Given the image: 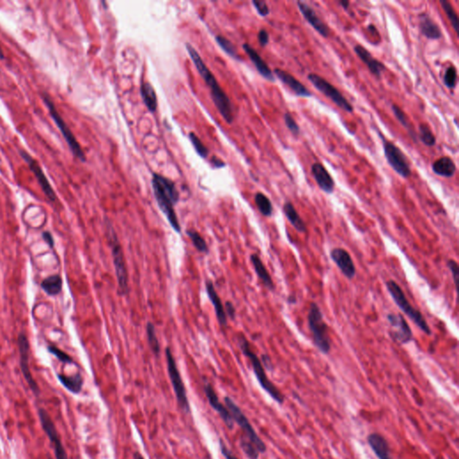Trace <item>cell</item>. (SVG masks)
Instances as JSON below:
<instances>
[{"label": "cell", "instance_id": "1", "mask_svg": "<svg viewBox=\"0 0 459 459\" xmlns=\"http://www.w3.org/2000/svg\"><path fill=\"white\" fill-rule=\"evenodd\" d=\"M186 47H187V50L189 52L190 58L195 64V67L198 69L200 76L202 77L204 81L206 82L210 89L211 96L213 99L214 105L217 108L218 111L224 119V121L228 122L229 124H231L233 121L234 116H233V106L229 97L225 92H223L222 88L220 87L216 78H214L212 72L207 67V65L205 64L198 51L190 44H187Z\"/></svg>", "mask_w": 459, "mask_h": 459}, {"label": "cell", "instance_id": "2", "mask_svg": "<svg viewBox=\"0 0 459 459\" xmlns=\"http://www.w3.org/2000/svg\"><path fill=\"white\" fill-rule=\"evenodd\" d=\"M152 187L160 209L175 232H180V224L174 209L175 205L179 201V194L174 182L163 175L154 173Z\"/></svg>", "mask_w": 459, "mask_h": 459}, {"label": "cell", "instance_id": "3", "mask_svg": "<svg viewBox=\"0 0 459 459\" xmlns=\"http://www.w3.org/2000/svg\"><path fill=\"white\" fill-rule=\"evenodd\" d=\"M239 343H240V347L242 349V353L245 354L246 357L249 358V360L250 361V363H251L252 368H253V371H254V373L256 375V379L258 383L260 384L262 388L265 390V391L269 395V396L275 400V401L277 402L278 404L280 405H283L284 402H285V396L282 392L277 388L276 385L271 381L270 379L267 377L266 374V371L264 369V366L262 364V362L259 360V358L257 357L256 353H254L252 351L251 348H250V345L249 342L247 341V339L241 335L239 337Z\"/></svg>", "mask_w": 459, "mask_h": 459}, {"label": "cell", "instance_id": "4", "mask_svg": "<svg viewBox=\"0 0 459 459\" xmlns=\"http://www.w3.org/2000/svg\"><path fill=\"white\" fill-rule=\"evenodd\" d=\"M308 324L315 346L321 353L328 354L331 350V338L329 335V326L325 322L321 309L314 302H312L309 307Z\"/></svg>", "mask_w": 459, "mask_h": 459}, {"label": "cell", "instance_id": "5", "mask_svg": "<svg viewBox=\"0 0 459 459\" xmlns=\"http://www.w3.org/2000/svg\"><path fill=\"white\" fill-rule=\"evenodd\" d=\"M386 286H387L389 294L391 295L392 299L396 302L398 308L401 309L402 311H404V313L411 319L412 321L422 332H424L426 334H430L431 330L428 323L426 322L424 317L420 313V310H418L412 306L411 303L407 300L406 294L404 291L402 290L401 287L393 280L387 282Z\"/></svg>", "mask_w": 459, "mask_h": 459}, {"label": "cell", "instance_id": "6", "mask_svg": "<svg viewBox=\"0 0 459 459\" xmlns=\"http://www.w3.org/2000/svg\"><path fill=\"white\" fill-rule=\"evenodd\" d=\"M107 235H108L109 243L111 245L119 290L121 294H126L128 292V275H127V270H126L124 253L122 250L121 243L117 237L116 232L113 231V229L111 226L108 227Z\"/></svg>", "mask_w": 459, "mask_h": 459}, {"label": "cell", "instance_id": "7", "mask_svg": "<svg viewBox=\"0 0 459 459\" xmlns=\"http://www.w3.org/2000/svg\"><path fill=\"white\" fill-rule=\"evenodd\" d=\"M42 100H43L45 105L48 108L49 115L52 118V120L56 123V125L58 126L59 130L61 132V134L63 135L65 140L67 141L73 155H75L80 161L85 162L86 158H85L83 151L81 146L79 145L77 138L75 137L72 131L70 130V128L68 127L67 123L64 121L63 118L61 117L58 110L56 109V106L54 105L53 102L51 101L50 97L48 96L46 92H44V93H42Z\"/></svg>", "mask_w": 459, "mask_h": 459}, {"label": "cell", "instance_id": "8", "mask_svg": "<svg viewBox=\"0 0 459 459\" xmlns=\"http://www.w3.org/2000/svg\"><path fill=\"white\" fill-rule=\"evenodd\" d=\"M224 402L228 408V410L231 413L232 416V419L237 422L238 425L242 428L243 431V437H245L247 440H250L252 444L254 445L258 450L260 454H264L266 451V446L265 442L260 439V437L256 434V430L252 427L251 423L250 422L247 416L243 414L242 409L234 403L232 398L230 397H224Z\"/></svg>", "mask_w": 459, "mask_h": 459}, {"label": "cell", "instance_id": "9", "mask_svg": "<svg viewBox=\"0 0 459 459\" xmlns=\"http://www.w3.org/2000/svg\"><path fill=\"white\" fill-rule=\"evenodd\" d=\"M165 355H166V362H167V369H168V373H169V379L171 382V385L173 387L176 399L178 402L180 409L186 413L189 414L190 412V406H189V398L187 396V391L184 386L183 380L180 376L177 364L175 362L174 357L171 353L170 349L167 348L165 351Z\"/></svg>", "mask_w": 459, "mask_h": 459}, {"label": "cell", "instance_id": "10", "mask_svg": "<svg viewBox=\"0 0 459 459\" xmlns=\"http://www.w3.org/2000/svg\"><path fill=\"white\" fill-rule=\"evenodd\" d=\"M307 78L318 91L323 93L325 96L328 97L329 100L332 101L336 106H338L340 109H342L343 111H346L348 113L353 112V105L347 101L345 97L343 96L337 88L334 86L332 83H330L325 78L314 73H310Z\"/></svg>", "mask_w": 459, "mask_h": 459}, {"label": "cell", "instance_id": "11", "mask_svg": "<svg viewBox=\"0 0 459 459\" xmlns=\"http://www.w3.org/2000/svg\"><path fill=\"white\" fill-rule=\"evenodd\" d=\"M381 138L383 140L384 155L387 164L402 178H409L412 174L411 167L406 155L391 141L386 140L383 135H381Z\"/></svg>", "mask_w": 459, "mask_h": 459}, {"label": "cell", "instance_id": "12", "mask_svg": "<svg viewBox=\"0 0 459 459\" xmlns=\"http://www.w3.org/2000/svg\"><path fill=\"white\" fill-rule=\"evenodd\" d=\"M38 416L44 433L48 437V440L52 445L56 459H68V453L66 449L64 448L58 429L55 425L51 416L42 407L38 409Z\"/></svg>", "mask_w": 459, "mask_h": 459}, {"label": "cell", "instance_id": "13", "mask_svg": "<svg viewBox=\"0 0 459 459\" xmlns=\"http://www.w3.org/2000/svg\"><path fill=\"white\" fill-rule=\"evenodd\" d=\"M18 349L20 354V368L21 372L24 375V379L27 382L30 389L33 391L35 396H39L41 394V389L37 384L36 380L33 377V374L30 370L29 356H30V343L27 336L24 334H19L18 339Z\"/></svg>", "mask_w": 459, "mask_h": 459}, {"label": "cell", "instance_id": "14", "mask_svg": "<svg viewBox=\"0 0 459 459\" xmlns=\"http://www.w3.org/2000/svg\"><path fill=\"white\" fill-rule=\"evenodd\" d=\"M19 154L22 156V158L25 161V163L28 165V167L35 176V178L37 179V181H38L41 188L42 189L43 193L45 194V196L47 197L49 201L55 202L57 200L56 193H55L54 189H52L50 183L48 182V179L44 174L43 170L41 168L38 162L35 161L32 157V155H29L27 152H25L24 150H20Z\"/></svg>", "mask_w": 459, "mask_h": 459}, {"label": "cell", "instance_id": "15", "mask_svg": "<svg viewBox=\"0 0 459 459\" xmlns=\"http://www.w3.org/2000/svg\"><path fill=\"white\" fill-rule=\"evenodd\" d=\"M387 319L390 324V334L393 339L402 344L410 343L413 339V332L404 316L389 313L387 315Z\"/></svg>", "mask_w": 459, "mask_h": 459}, {"label": "cell", "instance_id": "16", "mask_svg": "<svg viewBox=\"0 0 459 459\" xmlns=\"http://www.w3.org/2000/svg\"><path fill=\"white\" fill-rule=\"evenodd\" d=\"M204 391L207 396L209 405L213 407L215 411L217 412L218 415L221 417V419L223 420L224 424L227 426L228 429L232 430L234 427V420L232 419V415L230 411L228 410L227 407L222 405V403L218 398L217 394L214 391L213 387L211 384H206L204 387Z\"/></svg>", "mask_w": 459, "mask_h": 459}, {"label": "cell", "instance_id": "17", "mask_svg": "<svg viewBox=\"0 0 459 459\" xmlns=\"http://www.w3.org/2000/svg\"><path fill=\"white\" fill-rule=\"evenodd\" d=\"M297 5H298L301 15H303L304 19L308 22V24H310L311 27L322 37L328 38L330 34V29L329 26L319 18V15H317L315 10L309 4L302 2V1H298Z\"/></svg>", "mask_w": 459, "mask_h": 459}, {"label": "cell", "instance_id": "18", "mask_svg": "<svg viewBox=\"0 0 459 459\" xmlns=\"http://www.w3.org/2000/svg\"><path fill=\"white\" fill-rule=\"evenodd\" d=\"M330 256L334 264L338 266L343 276H346L348 279H353L356 275V268L348 252L342 248H335L330 252Z\"/></svg>", "mask_w": 459, "mask_h": 459}, {"label": "cell", "instance_id": "19", "mask_svg": "<svg viewBox=\"0 0 459 459\" xmlns=\"http://www.w3.org/2000/svg\"><path fill=\"white\" fill-rule=\"evenodd\" d=\"M274 73L281 82L285 84L286 86L290 88L291 91L294 93L296 96L302 97V98H309L312 96V93L308 88L305 86L302 83L300 82L297 78H294L290 73L286 72L280 68H276Z\"/></svg>", "mask_w": 459, "mask_h": 459}, {"label": "cell", "instance_id": "20", "mask_svg": "<svg viewBox=\"0 0 459 459\" xmlns=\"http://www.w3.org/2000/svg\"><path fill=\"white\" fill-rule=\"evenodd\" d=\"M311 172L319 189L325 193L332 194L334 190V180L329 170L320 163H315L311 166Z\"/></svg>", "mask_w": 459, "mask_h": 459}, {"label": "cell", "instance_id": "21", "mask_svg": "<svg viewBox=\"0 0 459 459\" xmlns=\"http://www.w3.org/2000/svg\"><path fill=\"white\" fill-rule=\"evenodd\" d=\"M354 52L357 55L358 58L366 65L373 76L377 78H381L382 72L387 69L384 64L372 57V53L362 45H356L354 47Z\"/></svg>", "mask_w": 459, "mask_h": 459}, {"label": "cell", "instance_id": "22", "mask_svg": "<svg viewBox=\"0 0 459 459\" xmlns=\"http://www.w3.org/2000/svg\"><path fill=\"white\" fill-rule=\"evenodd\" d=\"M243 48L248 54V56L250 58L253 64L255 65L256 70L261 75L263 78L270 81V82H275V76L274 73L272 72L270 68L267 66V64L265 62V60L261 58V56L257 53L255 48H252L250 45L245 43L243 45Z\"/></svg>", "mask_w": 459, "mask_h": 459}, {"label": "cell", "instance_id": "23", "mask_svg": "<svg viewBox=\"0 0 459 459\" xmlns=\"http://www.w3.org/2000/svg\"><path fill=\"white\" fill-rule=\"evenodd\" d=\"M367 441L377 459H392L389 445L384 436L377 432H372L368 436Z\"/></svg>", "mask_w": 459, "mask_h": 459}, {"label": "cell", "instance_id": "24", "mask_svg": "<svg viewBox=\"0 0 459 459\" xmlns=\"http://www.w3.org/2000/svg\"><path fill=\"white\" fill-rule=\"evenodd\" d=\"M419 27L420 33L427 39L439 40L442 37V32L439 24L430 17L427 13H422L419 15Z\"/></svg>", "mask_w": 459, "mask_h": 459}, {"label": "cell", "instance_id": "25", "mask_svg": "<svg viewBox=\"0 0 459 459\" xmlns=\"http://www.w3.org/2000/svg\"><path fill=\"white\" fill-rule=\"evenodd\" d=\"M206 288H207V292H208V297H209L210 300L212 301L213 307H214L215 314L217 317L219 324L222 326V327L226 326L227 325V315L225 313L222 300L220 299V297L218 296L217 292L214 289L213 283L210 282V281H208L207 285H206Z\"/></svg>", "mask_w": 459, "mask_h": 459}, {"label": "cell", "instance_id": "26", "mask_svg": "<svg viewBox=\"0 0 459 459\" xmlns=\"http://www.w3.org/2000/svg\"><path fill=\"white\" fill-rule=\"evenodd\" d=\"M58 381L68 391L72 393L74 395H78L82 391L83 386V378L81 373H76L75 375L68 376L66 374L58 373L57 374Z\"/></svg>", "mask_w": 459, "mask_h": 459}, {"label": "cell", "instance_id": "27", "mask_svg": "<svg viewBox=\"0 0 459 459\" xmlns=\"http://www.w3.org/2000/svg\"><path fill=\"white\" fill-rule=\"evenodd\" d=\"M432 170L435 174L445 178H451L457 171V166L454 161L449 156L440 157L436 160L432 165Z\"/></svg>", "mask_w": 459, "mask_h": 459}, {"label": "cell", "instance_id": "28", "mask_svg": "<svg viewBox=\"0 0 459 459\" xmlns=\"http://www.w3.org/2000/svg\"><path fill=\"white\" fill-rule=\"evenodd\" d=\"M250 260H251L252 265L254 266L256 275L261 280L263 285H265L269 290H275V284L273 282V279L271 278L270 274L268 273V271L266 270V266L263 264L261 258L256 254H253L250 256Z\"/></svg>", "mask_w": 459, "mask_h": 459}, {"label": "cell", "instance_id": "29", "mask_svg": "<svg viewBox=\"0 0 459 459\" xmlns=\"http://www.w3.org/2000/svg\"><path fill=\"white\" fill-rule=\"evenodd\" d=\"M283 211H284L285 216L288 219V221L290 222L291 224L298 232H301V233L306 232V231H307L306 223L300 217V214L297 212V210L295 209L294 206L292 205V203H291L289 201L285 202L284 208H283Z\"/></svg>", "mask_w": 459, "mask_h": 459}, {"label": "cell", "instance_id": "30", "mask_svg": "<svg viewBox=\"0 0 459 459\" xmlns=\"http://www.w3.org/2000/svg\"><path fill=\"white\" fill-rule=\"evenodd\" d=\"M41 287L48 296H57L62 291L63 281L59 275H52L42 280Z\"/></svg>", "mask_w": 459, "mask_h": 459}, {"label": "cell", "instance_id": "31", "mask_svg": "<svg viewBox=\"0 0 459 459\" xmlns=\"http://www.w3.org/2000/svg\"><path fill=\"white\" fill-rule=\"evenodd\" d=\"M141 96L145 102V106L151 112H155L157 109V96L155 89L150 83L145 82L142 83L140 89Z\"/></svg>", "mask_w": 459, "mask_h": 459}, {"label": "cell", "instance_id": "32", "mask_svg": "<svg viewBox=\"0 0 459 459\" xmlns=\"http://www.w3.org/2000/svg\"><path fill=\"white\" fill-rule=\"evenodd\" d=\"M392 111H393L394 115L396 117V120L399 121V123L406 128V130L408 131V134L411 136L412 139L414 140L415 143H417V141H418L417 133H416L414 126L412 125L411 122L409 121L408 117L405 113V111H403L400 107L397 106L396 104H392Z\"/></svg>", "mask_w": 459, "mask_h": 459}, {"label": "cell", "instance_id": "33", "mask_svg": "<svg viewBox=\"0 0 459 459\" xmlns=\"http://www.w3.org/2000/svg\"><path fill=\"white\" fill-rule=\"evenodd\" d=\"M255 203L258 208L259 212L266 217H269L273 213V206L271 203L270 199L263 193L256 194L255 196Z\"/></svg>", "mask_w": 459, "mask_h": 459}, {"label": "cell", "instance_id": "34", "mask_svg": "<svg viewBox=\"0 0 459 459\" xmlns=\"http://www.w3.org/2000/svg\"><path fill=\"white\" fill-rule=\"evenodd\" d=\"M420 142L426 146H434L436 145L435 135H433L430 126L427 124L421 123L419 126V135L417 136Z\"/></svg>", "mask_w": 459, "mask_h": 459}, {"label": "cell", "instance_id": "35", "mask_svg": "<svg viewBox=\"0 0 459 459\" xmlns=\"http://www.w3.org/2000/svg\"><path fill=\"white\" fill-rule=\"evenodd\" d=\"M440 5H441L442 8L444 10L445 13L447 14V16H448V18L450 20V24L453 26L455 32L459 35V17H458V15H457V13H456V11H455L454 7L452 6V5L450 4L449 1H446V0L440 1Z\"/></svg>", "mask_w": 459, "mask_h": 459}, {"label": "cell", "instance_id": "36", "mask_svg": "<svg viewBox=\"0 0 459 459\" xmlns=\"http://www.w3.org/2000/svg\"><path fill=\"white\" fill-rule=\"evenodd\" d=\"M240 446L243 450V452L246 454L247 457L250 459H257L259 457V452L256 450V447L252 444L251 442L249 440H247L245 437L242 436L240 439Z\"/></svg>", "mask_w": 459, "mask_h": 459}, {"label": "cell", "instance_id": "37", "mask_svg": "<svg viewBox=\"0 0 459 459\" xmlns=\"http://www.w3.org/2000/svg\"><path fill=\"white\" fill-rule=\"evenodd\" d=\"M443 82L449 89H454L458 82V70L453 65L445 70Z\"/></svg>", "mask_w": 459, "mask_h": 459}, {"label": "cell", "instance_id": "38", "mask_svg": "<svg viewBox=\"0 0 459 459\" xmlns=\"http://www.w3.org/2000/svg\"><path fill=\"white\" fill-rule=\"evenodd\" d=\"M146 333H147V339H148V343H149L151 348L154 353L158 354L160 352V343L156 336V333H155V325L151 322L147 323Z\"/></svg>", "mask_w": 459, "mask_h": 459}, {"label": "cell", "instance_id": "39", "mask_svg": "<svg viewBox=\"0 0 459 459\" xmlns=\"http://www.w3.org/2000/svg\"><path fill=\"white\" fill-rule=\"evenodd\" d=\"M187 233H188L189 237L190 238V240L192 241L194 246L198 250V251L203 252V253L208 251V247L207 242H206L203 237H202L198 232L190 230V231H188Z\"/></svg>", "mask_w": 459, "mask_h": 459}, {"label": "cell", "instance_id": "40", "mask_svg": "<svg viewBox=\"0 0 459 459\" xmlns=\"http://www.w3.org/2000/svg\"><path fill=\"white\" fill-rule=\"evenodd\" d=\"M47 350L49 353H51L55 357L58 359L59 362H61L65 364H74V360L72 357H70L68 353H65L62 350L54 346L52 344H48L47 346Z\"/></svg>", "mask_w": 459, "mask_h": 459}, {"label": "cell", "instance_id": "41", "mask_svg": "<svg viewBox=\"0 0 459 459\" xmlns=\"http://www.w3.org/2000/svg\"><path fill=\"white\" fill-rule=\"evenodd\" d=\"M216 42L218 45L231 57L234 58H238L237 50L236 48L233 46V44L229 41V40L224 38L223 36H216Z\"/></svg>", "mask_w": 459, "mask_h": 459}, {"label": "cell", "instance_id": "42", "mask_svg": "<svg viewBox=\"0 0 459 459\" xmlns=\"http://www.w3.org/2000/svg\"><path fill=\"white\" fill-rule=\"evenodd\" d=\"M189 139L191 141L192 145H193L194 148L196 152L198 153V155H200L202 158H207L208 156V148L206 147V145H204L203 143L201 142V140L198 138L197 135H195L194 133H189Z\"/></svg>", "mask_w": 459, "mask_h": 459}, {"label": "cell", "instance_id": "43", "mask_svg": "<svg viewBox=\"0 0 459 459\" xmlns=\"http://www.w3.org/2000/svg\"><path fill=\"white\" fill-rule=\"evenodd\" d=\"M284 119H285V126H287V128L289 129L291 133L294 136H298V135H300V126L297 124V122L295 121L293 117L292 116V114L289 112H286L285 116H284Z\"/></svg>", "mask_w": 459, "mask_h": 459}, {"label": "cell", "instance_id": "44", "mask_svg": "<svg viewBox=\"0 0 459 459\" xmlns=\"http://www.w3.org/2000/svg\"><path fill=\"white\" fill-rule=\"evenodd\" d=\"M252 4L255 6L257 13L261 16H266L269 15L270 10L265 1H253Z\"/></svg>", "mask_w": 459, "mask_h": 459}, {"label": "cell", "instance_id": "45", "mask_svg": "<svg viewBox=\"0 0 459 459\" xmlns=\"http://www.w3.org/2000/svg\"><path fill=\"white\" fill-rule=\"evenodd\" d=\"M448 266H449L450 272L452 274V276H453L455 285H458V278H459V267L458 262L455 261L453 259H450L448 262Z\"/></svg>", "mask_w": 459, "mask_h": 459}, {"label": "cell", "instance_id": "46", "mask_svg": "<svg viewBox=\"0 0 459 459\" xmlns=\"http://www.w3.org/2000/svg\"><path fill=\"white\" fill-rule=\"evenodd\" d=\"M219 443H220V450H221V453H222V456L225 458V459H239L235 455L232 453L231 450L228 449L227 446L224 444V442H223L222 440H219Z\"/></svg>", "mask_w": 459, "mask_h": 459}, {"label": "cell", "instance_id": "47", "mask_svg": "<svg viewBox=\"0 0 459 459\" xmlns=\"http://www.w3.org/2000/svg\"><path fill=\"white\" fill-rule=\"evenodd\" d=\"M257 39L262 47L266 46L269 42V34L267 33V31L265 29L260 30L257 34Z\"/></svg>", "mask_w": 459, "mask_h": 459}, {"label": "cell", "instance_id": "48", "mask_svg": "<svg viewBox=\"0 0 459 459\" xmlns=\"http://www.w3.org/2000/svg\"><path fill=\"white\" fill-rule=\"evenodd\" d=\"M42 237L45 243L48 245L50 249H53L55 247V242H54L53 235L52 233L48 231H44L42 234Z\"/></svg>", "mask_w": 459, "mask_h": 459}, {"label": "cell", "instance_id": "49", "mask_svg": "<svg viewBox=\"0 0 459 459\" xmlns=\"http://www.w3.org/2000/svg\"><path fill=\"white\" fill-rule=\"evenodd\" d=\"M224 310H225L226 315H228L231 319H235V309H234V306H233L232 302H230V301L226 302Z\"/></svg>", "mask_w": 459, "mask_h": 459}, {"label": "cell", "instance_id": "50", "mask_svg": "<svg viewBox=\"0 0 459 459\" xmlns=\"http://www.w3.org/2000/svg\"><path fill=\"white\" fill-rule=\"evenodd\" d=\"M211 164H212L213 167H215V168H222V167L225 166V164L222 162V160L216 158V157L212 158V160H211Z\"/></svg>", "mask_w": 459, "mask_h": 459}, {"label": "cell", "instance_id": "51", "mask_svg": "<svg viewBox=\"0 0 459 459\" xmlns=\"http://www.w3.org/2000/svg\"><path fill=\"white\" fill-rule=\"evenodd\" d=\"M339 4L342 5V7H343V9L347 10L348 9L349 5H350V2L347 1V0H342V1L339 2Z\"/></svg>", "mask_w": 459, "mask_h": 459}, {"label": "cell", "instance_id": "52", "mask_svg": "<svg viewBox=\"0 0 459 459\" xmlns=\"http://www.w3.org/2000/svg\"><path fill=\"white\" fill-rule=\"evenodd\" d=\"M133 459H145L144 457L138 452V451H135V453L133 454Z\"/></svg>", "mask_w": 459, "mask_h": 459}, {"label": "cell", "instance_id": "53", "mask_svg": "<svg viewBox=\"0 0 459 459\" xmlns=\"http://www.w3.org/2000/svg\"><path fill=\"white\" fill-rule=\"evenodd\" d=\"M4 58H5V55L3 53V50H2V48L0 47V59H4Z\"/></svg>", "mask_w": 459, "mask_h": 459}, {"label": "cell", "instance_id": "54", "mask_svg": "<svg viewBox=\"0 0 459 459\" xmlns=\"http://www.w3.org/2000/svg\"><path fill=\"white\" fill-rule=\"evenodd\" d=\"M48 459H51V458H50V457H48Z\"/></svg>", "mask_w": 459, "mask_h": 459}]
</instances>
